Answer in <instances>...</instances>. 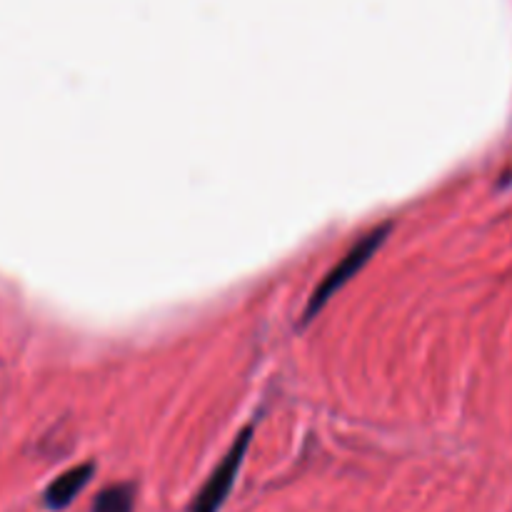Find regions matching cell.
<instances>
[{
	"mask_svg": "<svg viewBox=\"0 0 512 512\" xmlns=\"http://www.w3.org/2000/svg\"><path fill=\"white\" fill-rule=\"evenodd\" d=\"M390 230H393V223L378 225V228H373L370 233H365L363 238H360L358 243H355L353 248H350L348 253L338 260V265H335V268L330 270L323 280H320V285L313 290V295H310L308 305H305V310H303V325L313 323V320L318 318L320 310H323L325 305H328L330 300H333L335 295H338L340 290L350 283V280L358 278V275L363 273L365 265H368L370 260H373V255L383 248V243L388 240Z\"/></svg>",
	"mask_w": 512,
	"mask_h": 512,
	"instance_id": "obj_1",
	"label": "cell"
},
{
	"mask_svg": "<svg viewBox=\"0 0 512 512\" xmlns=\"http://www.w3.org/2000/svg\"><path fill=\"white\" fill-rule=\"evenodd\" d=\"M250 443H253V425H248V428H243L235 435L230 450L223 455V460L215 465V470L210 473V478L205 480L200 493L195 495L190 512H220L225 500H228L230 490H233L235 480H238V473L240 468H243Z\"/></svg>",
	"mask_w": 512,
	"mask_h": 512,
	"instance_id": "obj_2",
	"label": "cell"
},
{
	"mask_svg": "<svg viewBox=\"0 0 512 512\" xmlns=\"http://www.w3.org/2000/svg\"><path fill=\"white\" fill-rule=\"evenodd\" d=\"M95 473V465L93 463H83L78 468H70L65 470L63 475L53 480L48 485V490L43 493V503L45 508L50 510H65L80 493L85 490V485L90 483Z\"/></svg>",
	"mask_w": 512,
	"mask_h": 512,
	"instance_id": "obj_3",
	"label": "cell"
},
{
	"mask_svg": "<svg viewBox=\"0 0 512 512\" xmlns=\"http://www.w3.org/2000/svg\"><path fill=\"white\" fill-rule=\"evenodd\" d=\"M135 488L130 483L110 485L100 490L93 503V512H133Z\"/></svg>",
	"mask_w": 512,
	"mask_h": 512,
	"instance_id": "obj_4",
	"label": "cell"
}]
</instances>
